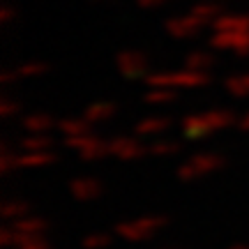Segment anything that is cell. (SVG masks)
Masks as SVG:
<instances>
[{"instance_id":"obj_37","label":"cell","mask_w":249,"mask_h":249,"mask_svg":"<svg viewBox=\"0 0 249 249\" xmlns=\"http://www.w3.org/2000/svg\"><path fill=\"white\" fill-rule=\"evenodd\" d=\"M229 249H249V242H235V245H231Z\"/></svg>"},{"instance_id":"obj_24","label":"cell","mask_w":249,"mask_h":249,"mask_svg":"<svg viewBox=\"0 0 249 249\" xmlns=\"http://www.w3.org/2000/svg\"><path fill=\"white\" fill-rule=\"evenodd\" d=\"M108 155H111V152H108V141H102L99 136L92 145H88L86 150L79 152V157L83 161H99V160H104V157H108Z\"/></svg>"},{"instance_id":"obj_18","label":"cell","mask_w":249,"mask_h":249,"mask_svg":"<svg viewBox=\"0 0 249 249\" xmlns=\"http://www.w3.org/2000/svg\"><path fill=\"white\" fill-rule=\"evenodd\" d=\"M224 88L233 97H247L249 95V71L245 74H231L229 79L224 81Z\"/></svg>"},{"instance_id":"obj_29","label":"cell","mask_w":249,"mask_h":249,"mask_svg":"<svg viewBox=\"0 0 249 249\" xmlns=\"http://www.w3.org/2000/svg\"><path fill=\"white\" fill-rule=\"evenodd\" d=\"M46 70H49V65L46 62H23V65H18L17 67V74L18 79H33V76H42V74H46Z\"/></svg>"},{"instance_id":"obj_19","label":"cell","mask_w":249,"mask_h":249,"mask_svg":"<svg viewBox=\"0 0 249 249\" xmlns=\"http://www.w3.org/2000/svg\"><path fill=\"white\" fill-rule=\"evenodd\" d=\"M189 12H192V14H196V17L205 18L208 23H213L219 14H224V12H222V2H219V0H201V2H196Z\"/></svg>"},{"instance_id":"obj_1","label":"cell","mask_w":249,"mask_h":249,"mask_svg":"<svg viewBox=\"0 0 249 249\" xmlns=\"http://www.w3.org/2000/svg\"><path fill=\"white\" fill-rule=\"evenodd\" d=\"M224 166H226V157H224L222 152L203 150L182 161L178 169H176V178L180 182L189 185V182H196V180L205 178V176H213L217 171H222Z\"/></svg>"},{"instance_id":"obj_20","label":"cell","mask_w":249,"mask_h":249,"mask_svg":"<svg viewBox=\"0 0 249 249\" xmlns=\"http://www.w3.org/2000/svg\"><path fill=\"white\" fill-rule=\"evenodd\" d=\"M30 214V203L28 201H18V198H12V201H5L2 203V219L5 222H17L21 217Z\"/></svg>"},{"instance_id":"obj_28","label":"cell","mask_w":249,"mask_h":249,"mask_svg":"<svg viewBox=\"0 0 249 249\" xmlns=\"http://www.w3.org/2000/svg\"><path fill=\"white\" fill-rule=\"evenodd\" d=\"M178 97L176 88H150V92H145V102L148 104H169Z\"/></svg>"},{"instance_id":"obj_36","label":"cell","mask_w":249,"mask_h":249,"mask_svg":"<svg viewBox=\"0 0 249 249\" xmlns=\"http://www.w3.org/2000/svg\"><path fill=\"white\" fill-rule=\"evenodd\" d=\"M238 127H240L242 132H249V111L240 118V120H238Z\"/></svg>"},{"instance_id":"obj_22","label":"cell","mask_w":249,"mask_h":249,"mask_svg":"<svg viewBox=\"0 0 249 249\" xmlns=\"http://www.w3.org/2000/svg\"><path fill=\"white\" fill-rule=\"evenodd\" d=\"M214 65V55L208 51H192L185 55V67L187 70H208Z\"/></svg>"},{"instance_id":"obj_13","label":"cell","mask_w":249,"mask_h":249,"mask_svg":"<svg viewBox=\"0 0 249 249\" xmlns=\"http://www.w3.org/2000/svg\"><path fill=\"white\" fill-rule=\"evenodd\" d=\"M7 224H12L18 233H30V235H46V231H49V222L44 217H37V214H26V217H21L17 222H7Z\"/></svg>"},{"instance_id":"obj_10","label":"cell","mask_w":249,"mask_h":249,"mask_svg":"<svg viewBox=\"0 0 249 249\" xmlns=\"http://www.w3.org/2000/svg\"><path fill=\"white\" fill-rule=\"evenodd\" d=\"M58 160L55 152L51 150H33V152H21L18 155V169H44L49 164Z\"/></svg>"},{"instance_id":"obj_6","label":"cell","mask_w":249,"mask_h":249,"mask_svg":"<svg viewBox=\"0 0 249 249\" xmlns=\"http://www.w3.org/2000/svg\"><path fill=\"white\" fill-rule=\"evenodd\" d=\"M116 65L123 79L136 81L148 76V55L143 51H120L116 55Z\"/></svg>"},{"instance_id":"obj_39","label":"cell","mask_w":249,"mask_h":249,"mask_svg":"<svg viewBox=\"0 0 249 249\" xmlns=\"http://www.w3.org/2000/svg\"><path fill=\"white\" fill-rule=\"evenodd\" d=\"M164 2H166V0H164Z\"/></svg>"},{"instance_id":"obj_11","label":"cell","mask_w":249,"mask_h":249,"mask_svg":"<svg viewBox=\"0 0 249 249\" xmlns=\"http://www.w3.org/2000/svg\"><path fill=\"white\" fill-rule=\"evenodd\" d=\"M53 124H58L55 118L44 113V111H35V113H30V116H26L21 120V127H23L28 134H46Z\"/></svg>"},{"instance_id":"obj_4","label":"cell","mask_w":249,"mask_h":249,"mask_svg":"<svg viewBox=\"0 0 249 249\" xmlns=\"http://www.w3.org/2000/svg\"><path fill=\"white\" fill-rule=\"evenodd\" d=\"M208 44L214 51H233L240 58H249V30H214Z\"/></svg>"},{"instance_id":"obj_40","label":"cell","mask_w":249,"mask_h":249,"mask_svg":"<svg viewBox=\"0 0 249 249\" xmlns=\"http://www.w3.org/2000/svg\"><path fill=\"white\" fill-rule=\"evenodd\" d=\"M222 2H224V0H222Z\"/></svg>"},{"instance_id":"obj_34","label":"cell","mask_w":249,"mask_h":249,"mask_svg":"<svg viewBox=\"0 0 249 249\" xmlns=\"http://www.w3.org/2000/svg\"><path fill=\"white\" fill-rule=\"evenodd\" d=\"M14 79H18L17 70H14V71H2V74H0V83H5V86H7V83H12Z\"/></svg>"},{"instance_id":"obj_14","label":"cell","mask_w":249,"mask_h":249,"mask_svg":"<svg viewBox=\"0 0 249 249\" xmlns=\"http://www.w3.org/2000/svg\"><path fill=\"white\" fill-rule=\"evenodd\" d=\"M113 116H116V104H113V102H95V104L86 107V111H83V118H86L90 124L107 123V120H111Z\"/></svg>"},{"instance_id":"obj_15","label":"cell","mask_w":249,"mask_h":249,"mask_svg":"<svg viewBox=\"0 0 249 249\" xmlns=\"http://www.w3.org/2000/svg\"><path fill=\"white\" fill-rule=\"evenodd\" d=\"M205 118L213 127V132L229 129L233 124H238V116H235L233 108H210V111H205Z\"/></svg>"},{"instance_id":"obj_16","label":"cell","mask_w":249,"mask_h":249,"mask_svg":"<svg viewBox=\"0 0 249 249\" xmlns=\"http://www.w3.org/2000/svg\"><path fill=\"white\" fill-rule=\"evenodd\" d=\"M214 30H249V14H219L213 21Z\"/></svg>"},{"instance_id":"obj_8","label":"cell","mask_w":249,"mask_h":249,"mask_svg":"<svg viewBox=\"0 0 249 249\" xmlns=\"http://www.w3.org/2000/svg\"><path fill=\"white\" fill-rule=\"evenodd\" d=\"M70 194L79 203H92V201H97L99 196L104 194V185L97 178L81 176V178L70 180Z\"/></svg>"},{"instance_id":"obj_30","label":"cell","mask_w":249,"mask_h":249,"mask_svg":"<svg viewBox=\"0 0 249 249\" xmlns=\"http://www.w3.org/2000/svg\"><path fill=\"white\" fill-rule=\"evenodd\" d=\"M97 141V136L90 132V134H79V136H65V148H71V150H86L88 145H92V143Z\"/></svg>"},{"instance_id":"obj_27","label":"cell","mask_w":249,"mask_h":249,"mask_svg":"<svg viewBox=\"0 0 249 249\" xmlns=\"http://www.w3.org/2000/svg\"><path fill=\"white\" fill-rule=\"evenodd\" d=\"M17 169H18V155L12 152V148H9L7 143H2L0 145V173L9 176L12 171H17Z\"/></svg>"},{"instance_id":"obj_31","label":"cell","mask_w":249,"mask_h":249,"mask_svg":"<svg viewBox=\"0 0 249 249\" xmlns=\"http://www.w3.org/2000/svg\"><path fill=\"white\" fill-rule=\"evenodd\" d=\"M17 229L12 226V224H5L2 229H0V247L5 249H14L17 247Z\"/></svg>"},{"instance_id":"obj_12","label":"cell","mask_w":249,"mask_h":249,"mask_svg":"<svg viewBox=\"0 0 249 249\" xmlns=\"http://www.w3.org/2000/svg\"><path fill=\"white\" fill-rule=\"evenodd\" d=\"M171 127V118H164V116H148L139 120L136 127H134V132L136 136H157V134L166 132Z\"/></svg>"},{"instance_id":"obj_38","label":"cell","mask_w":249,"mask_h":249,"mask_svg":"<svg viewBox=\"0 0 249 249\" xmlns=\"http://www.w3.org/2000/svg\"><path fill=\"white\" fill-rule=\"evenodd\" d=\"M160 249H180V247H160Z\"/></svg>"},{"instance_id":"obj_17","label":"cell","mask_w":249,"mask_h":249,"mask_svg":"<svg viewBox=\"0 0 249 249\" xmlns=\"http://www.w3.org/2000/svg\"><path fill=\"white\" fill-rule=\"evenodd\" d=\"M60 129L62 136H79V134H90L92 132V124L86 118H62L55 124Z\"/></svg>"},{"instance_id":"obj_25","label":"cell","mask_w":249,"mask_h":249,"mask_svg":"<svg viewBox=\"0 0 249 249\" xmlns=\"http://www.w3.org/2000/svg\"><path fill=\"white\" fill-rule=\"evenodd\" d=\"M113 235H116V233H104V231L88 233V235L81 240V247L83 249H107V247H111Z\"/></svg>"},{"instance_id":"obj_23","label":"cell","mask_w":249,"mask_h":249,"mask_svg":"<svg viewBox=\"0 0 249 249\" xmlns=\"http://www.w3.org/2000/svg\"><path fill=\"white\" fill-rule=\"evenodd\" d=\"M14 249H53V247H51V242L46 240L44 235L18 233V235H17V247H14Z\"/></svg>"},{"instance_id":"obj_35","label":"cell","mask_w":249,"mask_h":249,"mask_svg":"<svg viewBox=\"0 0 249 249\" xmlns=\"http://www.w3.org/2000/svg\"><path fill=\"white\" fill-rule=\"evenodd\" d=\"M139 7H160L164 0H134Z\"/></svg>"},{"instance_id":"obj_33","label":"cell","mask_w":249,"mask_h":249,"mask_svg":"<svg viewBox=\"0 0 249 249\" xmlns=\"http://www.w3.org/2000/svg\"><path fill=\"white\" fill-rule=\"evenodd\" d=\"M12 18H14L12 7H9V5H2V7H0V23H9Z\"/></svg>"},{"instance_id":"obj_3","label":"cell","mask_w":249,"mask_h":249,"mask_svg":"<svg viewBox=\"0 0 249 249\" xmlns=\"http://www.w3.org/2000/svg\"><path fill=\"white\" fill-rule=\"evenodd\" d=\"M210 74L203 70H182V71H155L145 76L150 88H203L210 83Z\"/></svg>"},{"instance_id":"obj_26","label":"cell","mask_w":249,"mask_h":249,"mask_svg":"<svg viewBox=\"0 0 249 249\" xmlns=\"http://www.w3.org/2000/svg\"><path fill=\"white\" fill-rule=\"evenodd\" d=\"M178 152H180L178 141H152L148 145V155H152V157H171V155H178Z\"/></svg>"},{"instance_id":"obj_2","label":"cell","mask_w":249,"mask_h":249,"mask_svg":"<svg viewBox=\"0 0 249 249\" xmlns=\"http://www.w3.org/2000/svg\"><path fill=\"white\" fill-rule=\"evenodd\" d=\"M169 217L166 214H145V217H139V219H123V222L116 224V233L120 240L127 242H145L155 238L161 229L169 226Z\"/></svg>"},{"instance_id":"obj_7","label":"cell","mask_w":249,"mask_h":249,"mask_svg":"<svg viewBox=\"0 0 249 249\" xmlns=\"http://www.w3.org/2000/svg\"><path fill=\"white\" fill-rule=\"evenodd\" d=\"M208 26V21L201 17H196V14H182V17H171L166 23H164V28H166V33H169L171 37H176V39H192V37H196L203 28Z\"/></svg>"},{"instance_id":"obj_5","label":"cell","mask_w":249,"mask_h":249,"mask_svg":"<svg viewBox=\"0 0 249 249\" xmlns=\"http://www.w3.org/2000/svg\"><path fill=\"white\" fill-rule=\"evenodd\" d=\"M108 152H111V157H116L120 161H139L141 157L148 155V145H143L134 136L120 134V136L108 139Z\"/></svg>"},{"instance_id":"obj_21","label":"cell","mask_w":249,"mask_h":249,"mask_svg":"<svg viewBox=\"0 0 249 249\" xmlns=\"http://www.w3.org/2000/svg\"><path fill=\"white\" fill-rule=\"evenodd\" d=\"M53 145V139L49 134H28L18 141V148L26 152H33V150H49Z\"/></svg>"},{"instance_id":"obj_9","label":"cell","mask_w":249,"mask_h":249,"mask_svg":"<svg viewBox=\"0 0 249 249\" xmlns=\"http://www.w3.org/2000/svg\"><path fill=\"white\" fill-rule=\"evenodd\" d=\"M210 134H213V127L208 123L205 113H189L182 120V136L189 141H198V139H205Z\"/></svg>"},{"instance_id":"obj_32","label":"cell","mask_w":249,"mask_h":249,"mask_svg":"<svg viewBox=\"0 0 249 249\" xmlns=\"http://www.w3.org/2000/svg\"><path fill=\"white\" fill-rule=\"evenodd\" d=\"M18 111H21V104L18 102H14V99H2L0 102V116L2 118H12V116H17Z\"/></svg>"}]
</instances>
